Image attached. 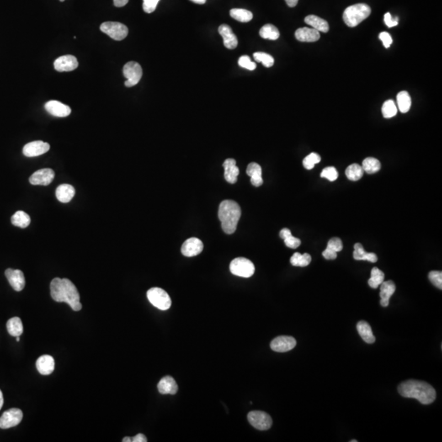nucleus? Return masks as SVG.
Returning <instances> with one entry per match:
<instances>
[{
  "mask_svg": "<svg viewBox=\"0 0 442 442\" xmlns=\"http://www.w3.org/2000/svg\"><path fill=\"white\" fill-rule=\"evenodd\" d=\"M50 293L55 301L67 303L74 311L82 309L80 294L71 280L55 278L50 284Z\"/></svg>",
  "mask_w": 442,
  "mask_h": 442,
  "instance_id": "nucleus-1",
  "label": "nucleus"
},
{
  "mask_svg": "<svg viewBox=\"0 0 442 442\" xmlns=\"http://www.w3.org/2000/svg\"><path fill=\"white\" fill-rule=\"evenodd\" d=\"M399 393L406 398L418 400L423 405H430L437 397L435 389L430 384L423 381L408 380L398 386Z\"/></svg>",
  "mask_w": 442,
  "mask_h": 442,
  "instance_id": "nucleus-2",
  "label": "nucleus"
},
{
  "mask_svg": "<svg viewBox=\"0 0 442 442\" xmlns=\"http://www.w3.org/2000/svg\"><path fill=\"white\" fill-rule=\"evenodd\" d=\"M241 208L236 202L225 200L219 206L218 216L221 222V227L225 234L232 235L237 230V223L241 217Z\"/></svg>",
  "mask_w": 442,
  "mask_h": 442,
  "instance_id": "nucleus-3",
  "label": "nucleus"
},
{
  "mask_svg": "<svg viewBox=\"0 0 442 442\" xmlns=\"http://www.w3.org/2000/svg\"><path fill=\"white\" fill-rule=\"evenodd\" d=\"M371 8L365 3H357L347 7L343 12V21L349 27H355L369 17Z\"/></svg>",
  "mask_w": 442,
  "mask_h": 442,
  "instance_id": "nucleus-4",
  "label": "nucleus"
},
{
  "mask_svg": "<svg viewBox=\"0 0 442 442\" xmlns=\"http://www.w3.org/2000/svg\"><path fill=\"white\" fill-rule=\"evenodd\" d=\"M230 272L236 276L250 278L255 273L254 264L244 257L233 260L230 265Z\"/></svg>",
  "mask_w": 442,
  "mask_h": 442,
  "instance_id": "nucleus-5",
  "label": "nucleus"
},
{
  "mask_svg": "<svg viewBox=\"0 0 442 442\" xmlns=\"http://www.w3.org/2000/svg\"><path fill=\"white\" fill-rule=\"evenodd\" d=\"M147 299L151 305L159 310H166L171 306V299L165 290L160 288H152L147 293Z\"/></svg>",
  "mask_w": 442,
  "mask_h": 442,
  "instance_id": "nucleus-6",
  "label": "nucleus"
},
{
  "mask_svg": "<svg viewBox=\"0 0 442 442\" xmlns=\"http://www.w3.org/2000/svg\"><path fill=\"white\" fill-rule=\"evenodd\" d=\"M101 31L108 34L114 40L120 41L125 39L129 33L128 27L122 23L116 22H103L100 26Z\"/></svg>",
  "mask_w": 442,
  "mask_h": 442,
  "instance_id": "nucleus-7",
  "label": "nucleus"
},
{
  "mask_svg": "<svg viewBox=\"0 0 442 442\" xmlns=\"http://www.w3.org/2000/svg\"><path fill=\"white\" fill-rule=\"evenodd\" d=\"M123 74L127 79L125 86L128 88L136 86L142 78L143 70L140 64L135 61H129L123 67Z\"/></svg>",
  "mask_w": 442,
  "mask_h": 442,
  "instance_id": "nucleus-8",
  "label": "nucleus"
},
{
  "mask_svg": "<svg viewBox=\"0 0 442 442\" xmlns=\"http://www.w3.org/2000/svg\"><path fill=\"white\" fill-rule=\"evenodd\" d=\"M247 419L252 427L261 431L269 430L273 423L271 417L263 411H251Z\"/></svg>",
  "mask_w": 442,
  "mask_h": 442,
  "instance_id": "nucleus-9",
  "label": "nucleus"
},
{
  "mask_svg": "<svg viewBox=\"0 0 442 442\" xmlns=\"http://www.w3.org/2000/svg\"><path fill=\"white\" fill-rule=\"evenodd\" d=\"M23 418V413L19 409L12 408L5 411L0 418V428L7 429L18 425Z\"/></svg>",
  "mask_w": 442,
  "mask_h": 442,
  "instance_id": "nucleus-10",
  "label": "nucleus"
},
{
  "mask_svg": "<svg viewBox=\"0 0 442 442\" xmlns=\"http://www.w3.org/2000/svg\"><path fill=\"white\" fill-rule=\"evenodd\" d=\"M296 345V341L291 336H279L274 338L270 343V348L274 352H288L294 349Z\"/></svg>",
  "mask_w": 442,
  "mask_h": 442,
  "instance_id": "nucleus-11",
  "label": "nucleus"
},
{
  "mask_svg": "<svg viewBox=\"0 0 442 442\" xmlns=\"http://www.w3.org/2000/svg\"><path fill=\"white\" fill-rule=\"evenodd\" d=\"M55 173L52 169H41L29 177V183L33 185H49L54 180Z\"/></svg>",
  "mask_w": 442,
  "mask_h": 442,
  "instance_id": "nucleus-12",
  "label": "nucleus"
},
{
  "mask_svg": "<svg viewBox=\"0 0 442 442\" xmlns=\"http://www.w3.org/2000/svg\"><path fill=\"white\" fill-rule=\"evenodd\" d=\"M5 276L15 291L21 292L24 289L26 280L24 274L22 270L7 269L5 271Z\"/></svg>",
  "mask_w": 442,
  "mask_h": 442,
  "instance_id": "nucleus-13",
  "label": "nucleus"
},
{
  "mask_svg": "<svg viewBox=\"0 0 442 442\" xmlns=\"http://www.w3.org/2000/svg\"><path fill=\"white\" fill-rule=\"evenodd\" d=\"M50 145L43 141H33L25 145L22 152L27 157H34L46 153L49 151Z\"/></svg>",
  "mask_w": 442,
  "mask_h": 442,
  "instance_id": "nucleus-14",
  "label": "nucleus"
},
{
  "mask_svg": "<svg viewBox=\"0 0 442 442\" xmlns=\"http://www.w3.org/2000/svg\"><path fill=\"white\" fill-rule=\"evenodd\" d=\"M44 108L50 115L57 117V118H66L71 113V108L69 106L65 105L61 102L56 100L47 102L44 105Z\"/></svg>",
  "mask_w": 442,
  "mask_h": 442,
  "instance_id": "nucleus-15",
  "label": "nucleus"
},
{
  "mask_svg": "<svg viewBox=\"0 0 442 442\" xmlns=\"http://www.w3.org/2000/svg\"><path fill=\"white\" fill-rule=\"evenodd\" d=\"M203 243L197 237H191L183 242L181 247V252L183 256L188 257H195L203 252Z\"/></svg>",
  "mask_w": 442,
  "mask_h": 442,
  "instance_id": "nucleus-16",
  "label": "nucleus"
},
{
  "mask_svg": "<svg viewBox=\"0 0 442 442\" xmlns=\"http://www.w3.org/2000/svg\"><path fill=\"white\" fill-rule=\"evenodd\" d=\"M78 65L77 59L72 55L59 57L54 61V68L59 72L74 71L78 67Z\"/></svg>",
  "mask_w": 442,
  "mask_h": 442,
  "instance_id": "nucleus-17",
  "label": "nucleus"
},
{
  "mask_svg": "<svg viewBox=\"0 0 442 442\" xmlns=\"http://www.w3.org/2000/svg\"><path fill=\"white\" fill-rule=\"evenodd\" d=\"M219 33L222 36L224 45L229 49H235L237 46V39L230 26L223 24L219 27Z\"/></svg>",
  "mask_w": 442,
  "mask_h": 442,
  "instance_id": "nucleus-18",
  "label": "nucleus"
},
{
  "mask_svg": "<svg viewBox=\"0 0 442 442\" xmlns=\"http://www.w3.org/2000/svg\"><path fill=\"white\" fill-rule=\"evenodd\" d=\"M223 166L225 168V180L230 183H236L237 176L239 175V169L236 166V161L235 159H226L223 164Z\"/></svg>",
  "mask_w": 442,
  "mask_h": 442,
  "instance_id": "nucleus-19",
  "label": "nucleus"
},
{
  "mask_svg": "<svg viewBox=\"0 0 442 442\" xmlns=\"http://www.w3.org/2000/svg\"><path fill=\"white\" fill-rule=\"evenodd\" d=\"M37 370L42 375H49L54 372L55 368V362L51 355L44 354L39 357L36 361Z\"/></svg>",
  "mask_w": 442,
  "mask_h": 442,
  "instance_id": "nucleus-20",
  "label": "nucleus"
},
{
  "mask_svg": "<svg viewBox=\"0 0 442 442\" xmlns=\"http://www.w3.org/2000/svg\"><path fill=\"white\" fill-rule=\"evenodd\" d=\"M295 36L300 42H316L320 39V32L313 28L303 27L296 29Z\"/></svg>",
  "mask_w": 442,
  "mask_h": 442,
  "instance_id": "nucleus-21",
  "label": "nucleus"
},
{
  "mask_svg": "<svg viewBox=\"0 0 442 442\" xmlns=\"http://www.w3.org/2000/svg\"><path fill=\"white\" fill-rule=\"evenodd\" d=\"M157 389H158L159 392L163 395H166V394L175 395L178 391V385L172 377L166 376L159 382Z\"/></svg>",
  "mask_w": 442,
  "mask_h": 442,
  "instance_id": "nucleus-22",
  "label": "nucleus"
},
{
  "mask_svg": "<svg viewBox=\"0 0 442 442\" xmlns=\"http://www.w3.org/2000/svg\"><path fill=\"white\" fill-rule=\"evenodd\" d=\"M396 291V285L393 281H383L380 285V297H381L382 306L386 307L389 305V300L391 295H393Z\"/></svg>",
  "mask_w": 442,
  "mask_h": 442,
  "instance_id": "nucleus-23",
  "label": "nucleus"
},
{
  "mask_svg": "<svg viewBox=\"0 0 442 442\" xmlns=\"http://www.w3.org/2000/svg\"><path fill=\"white\" fill-rule=\"evenodd\" d=\"M76 194V190L73 186L67 183L59 185L56 189V197L59 202L67 203L71 202Z\"/></svg>",
  "mask_w": 442,
  "mask_h": 442,
  "instance_id": "nucleus-24",
  "label": "nucleus"
},
{
  "mask_svg": "<svg viewBox=\"0 0 442 442\" xmlns=\"http://www.w3.org/2000/svg\"><path fill=\"white\" fill-rule=\"evenodd\" d=\"M247 176L251 177V183L255 187H260L263 184L262 178V169L259 164L252 162L247 166Z\"/></svg>",
  "mask_w": 442,
  "mask_h": 442,
  "instance_id": "nucleus-25",
  "label": "nucleus"
},
{
  "mask_svg": "<svg viewBox=\"0 0 442 442\" xmlns=\"http://www.w3.org/2000/svg\"><path fill=\"white\" fill-rule=\"evenodd\" d=\"M305 22L310 27H312L313 29H316L319 32L327 33L329 30V26L327 22L315 15L307 16L305 18Z\"/></svg>",
  "mask_w": 442,
  "mask_h": 442,
  "instance_id": "nucleus-26",
  "label": "nucleus"
},
{
  "mask_svg": "<svg viewBox=\"0 0 442 442\" xmlns=\"http://www.w3.org/2000/svg\"><path fill=\"white\" fill-rule=\"evenodd\" d=\"M353 257L356 261H367V262H371V263H375L378 261L377 255L372 253V252H365L364 247L360 243H355L354 244Z\"/></svg>",
  "mask_w": 442,
  "mask_h": 442,
  "instance_id": "nucleus-27",
  "label": "nucleus"
},
{
  "mask_svg": "<svg viewBox=\"0 0 442 442\" xmlns=\"http://www.w3.org/2000/svg\"><path fill=\"white\" fill-rule=\"evenodd\" d=\"M356 327L357 331H358L359 334L360 335V337H362V339L364 340V342H366V343H369V344H372V343H374L375 342V337H374V333H373L371 327H370V325L366 321H364V320L359 321L357 324Z\"/></svg>",
  "mask_w": 442,
  "mask_h": 442,
  "instance_id": "nucleus-28",
  "label": "nucleus"
},
{
  "mask_svg": "<svg viewBox=\"0 0 442 442\" xmlns=\"http://www.w3.org/2000/svg\"><path fill=\"white\" fill-rule=\"evenodd\" d=\"M7 332L12 337H20L23 333V324L18 317L10 319L7 323Z\"/></svg>",
  "mask_w": 442,
  "mask_h": 442,
  "instance_id": "nucleus-29",
  "label": "nucleus"
},
{
  "mask_svg": "<svg viewBox=\"0 0 442 442\" xmlns=\"http://www.w3.org/2000/svg\"><path fill=\"white\" fill-rule=\"evenodd\" d=\"M11 221L14 226L25 229V228L28 227L30 224V217L24 211L18 210L15 213L14 215H12Z\"/></svg>",
  "mask_w": 442,
  "mask_h": 442,
  "instance_id": "nucleus-30",
  "label": "nucleus"
},
{
  "mask_svg": "<svg viewBox=\"0 0 442 442\" xmlns=\"http://www.w3.org/2000/svg\"><path fill=\"white\" fill-rule=\"evenodd\" d=\"M362 168L364 172L372 175L379 172L381 169V163L378 159L374 157H367L362 163Z\"/></svg>",
  "mask_w": 442,
  "mask_h": 442,
  "instance_id": "nucleus-31",
  "label": "nucleus"
},
{
  "mask_svg": "<svg viewBox=\"0 0 442 442\" xmlns=\"http://www.w3.org/2000/svg\"><path fill=\"white\" fill-rule=\"evenodd\" d=\"M260 35L263 39L276 40L279 39L280 33H279V29H277V27H274V25L266 24L260 29Z\"/></svg>",
  "mask_w": 442,
  "mask_h": 442,
  "instance_id": "nucleus-32",
  "label": "nucleus"
},
{
  "mask_svg": "<svg viewBox=\"0 0 442 442\" xmlns=\"http://www.w3.org/2000/svg\"><path fill=\"white\" fill-rule=\"evenodd\" d=\"M230 14L234 19L240 22H248L253 18L252 12L242 8H233L230 10Z\"/></svg>",
  "mask_w": 442,
  "mask_h": 442,
  "instance_id": "nucleus-33",
  "label": "nucleus"
},
{
  "mask_svg": "<svg viewBox=\"0 0 442 442\" xmlns=\"http://www.w3.org/2000/svg\"><path fill=\"white\" fill-rule=\"evenodd\" d=\"M397 103L401 113H408L411 109V98L407 91H401L397 94Z\"/></svg>",
  "mask_w": 442,
  "mask_h": 442,
  "instance_id": "nucleus-34",
  "label": "nucleus"
},
{
  "mask_svg": "<svg viewBox=\"0 0 442 442\" xmlns=\"http://www.w3.org/2000/svg\"><path fill=\"white\" fill-rule=\"evenodd\" d=\"M364 170L358 164H352L346 170V176L351 181H358L364 176Z\"/></svg>",
  "mask_w": 442,
  "mask_h": 442,
  "instance_id": "nucleus-35",
  "label": "nucleus"
},
{
  "mask_svg": "<svg viewBox=\"0 0 442 442\" xmlns=\"http://www.w3.org/2000/svg\"><path fill=\"white\" fill-rule=\"evenodd\" d=\"M384 278L385 275L383 272L380 270L379 268L374 267L371 270V277L369 279V286L371 287L372 289H378L384 281Z\"/></svg>",
  "mask_w": 442,
  "mask_h": 442,
  "instance_id": "nucleus-36",
  "label": "nucleus"
},
{
  "mask_svg": "<svg viewBox=\"0 0 442 442\" xmlns=\"http://www.w3.org/2000/svg\"><path fill=\"white\" fill-rule=\"evenodd\" d=\"M290 262L294 266L305 267L309 265L311 262V257L310 254L305 253V254H300L298 252H295L293 255V257L290 259Z\"/></svg>",
  "mask_w": 442,
  "mask_h": 442,
  "instance_id": "nucleus-37",
  "label": "nucleus"
},
{
  "mask_svg": "<svg viewBox=\"0 0 442 442\" xmlns=\"http://www.w3.org/2000/svg\"><path fill=\"white\" fill-rule=\"evenodd\" d=\"M397 108L393 100H387L383 103L382 108V113L384 118H391L397 114Z\"/></svg>",
  "mask_w": 442,
  "mask_h": 442,
  "instance_id": "nucleus-38",
  "label": "nucleus"
},
{
  "mask_svg": "<svg viewBox=\"0 0 442 442\" xmlns=\"http://www.w3.org/2000/svg\"><path fill=\"white\" fill-rule=\"evenodd\" d=\"M253 58L257 62H262L265 67H271L274 66V59L269 54L263 52H257L253 54Z\"/></svg>",
  "mask_w": 442,
  "mask_h": 442,
  "instance_id": "nucleus-39",
  "label": "nucleus"
},
{
  "mask_svg": "<svg viewBox=\"0 0 442 442\" xmlns=\"http://www.w3.org/2000/svg\"><path fill=\"white\" fill-rule=\"evenodd\" d=\"M321 161V157L320 155L315 152L310 153L307 156H305L303 160V166L306 170H312L315 167V165L320 163Z\"/></svg>",
  "mask_w": 442,
  "mask_h": 442,
  "instance_id": "nucleus-40",
  "label": "nucleus"
},
{
  "mask_svg": "<svg viewBox=\"0 0 442 442\" xmlns=\"http://www.w3.org/2000/svg\"><path fill=\"white\" fill-rule=\"evenodd\" d=\"M320 176L322 178H327L329 181H335L338 178V172L335 167L329 166L323 170L322 172L320 174Z\"/></svg>",
  "mask_w": 442,
  "mask_h": 442,
  "instance_id": "nucleus-41",
  "label": "nucleus"
},
{
  "mask_svg": "<svg viewBox=\"0 0 442 442\" xmlns=\"http://www.w3.org/2000/svg\"><path fill=\"white\" fill-rule=\"evenodd\" d=\"M428 279L431 283L437 287L438 289H442V271H431L428 274Z\"/></svg>",
  "mask_w": 442,
  "mask_h": 442,
  "instance_id": "nucleus-42",
  "label": "nucleus"
},
{
  "mask_svg": "<svg viewBox=\"0 0 442 442\" xmlns=\"http://www.w3.org/2000/svg\"><path fill=\"white\" fill-rule=\"evenodd\" d=\"M238 65L242 68L247 69L249 71H253L257 68V64L253 62L248 56L240 57Z\"/></svg>",
  "mask_w": 442,
  "mask_h": 442,
  "instance_id": "nucleus-43",
  "label": "nucleus"
},
{
  "mask_svg": "<svg viewBox=\"0 0 442 442\" xmlns=\"http://www.w3.org/2000/svg\"><path fill=\"white\" fill-rule=\"evenodd\" d=\"M160 0H143V9L147 13H151L156 10Z\"/></svg>",
  "mask_w": 442,
  "mask_h": 442,
  "instance_id": "nucleus-44",
  "label": "nucleus"
},
{
  "mask_svg": "<svg viewBox=\"0 0 442 442\" xmlns=\"http://www.w3.org/2000/svg\"><path fill=\"white\" fill-rule=\"evenodd\" d=\"M327 247H328L330 249L333 250L336 252H341L342 248H343L342 240L338 238V237H332L327 242Z\"/></svg>",
  "mask_w": 442,
  "mask_h": 442,
  "instance_id": "nucleus-45",
  "label": "nucleus"
},
{
  "mask_svg": "<svg viewBox=\"0 0 442 442\" xmlns=\"http://www.w3.org/2000/svg\"><path fill=\"white\" fill-rule=\"evenodd\" d=\"M284 242H285V245H286L287 247H289V248H292V249H295V248H297L299 246H300V240L297 237H295L291 235V236H289V237H287L284 239Z\"/></svg>",
  "mask_w": 442,
  "mask_h": 442,
  "instance_id": "nucleus-46",
  "label": "nucleus"
},
{
  "mask_svg": "<svg viewBox=\"0 0 442 442\" xmlns=\"http://www.w3.org/2000/svg\"><path fill=\"white\" fill-rule=\"evenodd\" d=\"M398 20V17H394L393 18L391 17L390 12H386V14L384 15V22L389 28L397 26L399 23Z\"/></svg>",
  "mask_w": 442,
  "mask_h": 442,
  "instance_id": "nucleus-47",
  "label": "nucleus"
},
{
  "mask_svg": "<svg viewBox=\"0 0 442 442\" xmlns=\"http://www.w3.org/2000/svg\"><path fill=\"white\" fill-rule=\"evenodd\" d=\"M379 39L383 41V46L386 49L390 48L391 44H392V38H391V34L387 33V32H382L381 34H379Z\"/></svg>",
  "mask_w": 442,
  "mask_h": 442,
  "instance_id": "nucleus-48",
  "label": "nucleus"
},
{
  "mask_svg": "<svg viewBox=\"0 0 442 442\" xmlns=\"http://www.w3.org/2000/svg\"><path fill=\"white\" fill-rule=\"evenodd\" d=\"M323 257H324L326 260H335L337 258V252L327 247V248L323 252Z\"/></svg>",
  "mask_w": 442,
  "mask_h": 442,
  "instance_id": "nucleus-49",
  "label": "nucleus"
},
{
  "mask_svg": "<svg viewBox=\"0 0 442 442\" xmlns=\"http://www.w3.org/2000/svg\"><path fill=\"white\" fill-rule=\"evenodd\" d=\"M133 442H147V439L142 433H139L132 438Z\"/></svg>",
  "mask_w": 442,
  "mask_h": 442,
  "instance_id": "nucleus-50",
  "label": "nucleus"
},
{
  "mask_svg": "<svg viewBox=\"0 0 442 442\" xmlns=\"http://www.w3.org/2000/svg\"><path fill=\"white\" fill-rule=\"evenodd\" d=\"M279 235H280V237H282V238L284 240L285 238H287V237H289V236H291L292 233L291 231H290V230L285 228V229H283V230L280 231Z\"/></svg>",
  "mask_w": 442,
  "mask_h": 442,
  "instance_id": "nucleus-51",
  "label": "nucleus"
},
{
  "mask_svg": "<svg viewBox=\"0 0 442 442\" xmlns=\"http://www.w3.org/2000/svg\"><path fill=\"white\" fill-rule=\"evenodd\" d=\"M128 2H129V0H113V3L116 7H124L127 4Z\"/></svg>",
  "mask_w": 442,
  "mask_h": 442,
  "instance_id": "nucleus-52",
  "label": "nucleus"
},
{
  "mask_svg": "<svg viewBox=\"0 0 442 442\" xmlns=\"http://www.w3.org/2000/svg\"><path fill=\"white\" fill-rule=\"evenodd\" d=\"M288 6L290 7H294L297 4L298 0H285Z\"/></svg>",
  "mask_w": 442,
  "mask_h": 442,
  "instance_id": "nucleus-53",
  "label": "nucleus"
},
{
  "mask_svg": "<svg viewBox=\"0 0 442 442\" xmlns=\"http://www.w3.org/2000/svg\"><path fill=\"white\" fill-rule=\"evenodd\" d=\"M190 1L198 3V4H204L206 2V0H190Z\"/></svg>",
  "mask_w": 442,
  "mask_h": 442,
  "instance_id": "nucleus-54",
  "label": "nucleus"
},
{
  "mask_svg": "<svg viewBox=\"0 0 442 442\" xmlns=\"http://www.w3.org/2000/svg\"><path fill=\"white\" fill-rule=\"evenodd\" d=\"M2 405H3V396H2V391L0 390V410L2 409Z\"/></svg>",
  "mask_w": 442,
  "mask_h": 442,
  "instance_id": "nucleus-55",
  "label": "nucleus"
},
{
  "mask_svg": "<svg viewBox=\"0 0 442 442\" xmlns=\"http://www.w3.org/2000/svg\"><path fill=\"white\" fill-rule=\"evenodd\" d=\"M122 442H132V438H128V437H127V438H124V439H123V440H122Z\"/></svg>",
  "mask_w": 442,
  "mask_h": 442,
  "instance_id": "nucleus-56",
  "label": "nucleus"
},
{
  "mask_svg": "<svg viewBox=\"0 0 442 442\" xmlns=\"http://www.w3.org/2000/svg\"><path fill=\"white\" fill-rule=\"evenodd\" d=\"M17 342H20V337H17Z\"/></svg>",
  "mask_w": 442,
  "mask_h": 442,
  "instance_id": "nucleus-57",
  "label": "nucleus"
},
{
  "mask_svg": "<svg viewBox=\"0 0 442 442\" xmlns=\"http://www.w3.org/2000/svg\"><path fill=\"white\" fill-rule=\"evenodd\" d=\"M351 442H356L357 441H355V440H352V441H351Z\"/></svg>",
  "mask_w": 442,
  "mask_h": 442,
  "instance_id": "nucleus-58",
  "label": "nucleus"
},
{
  "mask_svg": "<svg viewBox=\"0 0 442 442\" xmlns=\"http://www.w3.org/2000/svg\"><path fill=\"white\" fill-rule=\"evenodd\" d=\"M60 1H61V2H64V1H65V0H60Z\"/></svg>",
  "mask_w": 442,
  "mask_h": 442,
  "instance_id": "nucleus-59",
  "label": "nucleus"
}]
</instances>
